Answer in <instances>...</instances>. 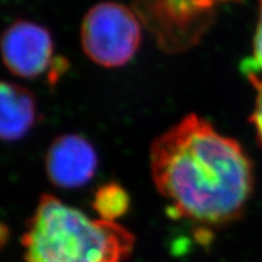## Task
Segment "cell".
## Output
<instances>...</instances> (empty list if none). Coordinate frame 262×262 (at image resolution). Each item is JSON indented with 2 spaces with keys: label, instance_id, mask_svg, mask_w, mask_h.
<instances>
[{
  "label": "cell",
  "instance_id": "1",
  "mask_svg": "<svg viewBox=\"0 0 262 262\" xmlns=\"http://www.w3.org/2000/svg\"><path fill=\"white\" fill-rule=\"evenodd\" d=\"M150 172L178 216L220 226L243 212L254 188L253 164L238 141L187 114L153 141Z\"/></svg>",
  "mask_w": 262,
  "mask_h": 262
},
{
  "label": "cell",
  "instance_id": "2",
  "mask_svg": "<svg viewBox=\"0 0 262 262\" xmlns=\"http://www.w3.org/2000/svg\"><path fill=\"white\" fill-rule=\"evenodd\" d=\"M27 262H123L134 237L122 226L93 219L45 194L22 238Z\"/></svg>",
  "mask_w": 262,
  "mask_h": 262
},
{
  "label": "cell",
  "instance_id": "3",
  "mask_svg": "<svg viewBox=\"0 0 262 262\" xmlns=\"http://www.w3.org/2000/svg\"><path fill=\"white\" fill-rule=\"evenodd\" d=\"M142 33L135 10L116 2H101L88 10L80 26L84 54L104 68L123 67L139 50Z\"/></svg>",
  "mask_w": 262,
  "mask_h": 262
},
{
  "label": "cell",
  "instance_id": "4",
  "mask_svg": "<svg viewBox=\"0 0 262 262\" xmlns=\"http://www.w3.org/2000/svg\"><path fill=\"white\" fill-rule=\"evenodd\" d=\"M2 56L10 73L25 79L48 73V80L55 83L68 68L66 58L54 56L51 33L26 19H17L3 33Z\"/></svg>",
  "mask_w": 262,
  "mask_h": 262
},
{
  "label": "cell",
  "instance_id": "5",
  "mask_svg": "<svg viewBox=\"0 0 262 262\" xmlns=\"http://www.w3.org/2000/svg\"><path fill=\"white\" fill-rule=\"evenodd\" d=\"M98 164L94 146L77 134H66L52 141L45 157L48 178L62 188L81 187L94 178Z\"/></svg>",
  "mask_w": 262,
  "mask_h": 262
},
{
  "label": "cell",
  "instance_id": "6",
  "mask_svg": "<svg viewBox=\"0 0 262 262\" xmlns=\"http://www.w3.org/2000/svg\"><path fill=\"white\" fill-rule=\"evenodd\" d=\"M0 90V136L8 142L24 139L38 119L34 95L12 81H3Z\"/></svg>",
  "mask_w": 262,
  "mask_h": 262
},
{
  "label": "cell",
  "instance_id": "7",
  "mask_svg": "<svg viewBox=\"0 0 262 262\" xmlns=\"http://www.w3.org/2000/svg\"><path fill=\"white\" fill-rule=\"evenodd\" d=\"M129 208V196L117 183H106L98 188L94 198V209L100 219L116 222Z\"/></svg>",
  "mask_w": 262,
  "mask_h": 262
},
{
  "label": "cell",
  "instance_id": "8",
  "mask_svg": "<svg viewBox=\"0 0 262 262\" xmlns=\"http://www.w3.org/2000/svg\"><path fill=\"white\" fill-rule=\"evenodd\" d=\"M248 79H262V0H258V17L253 40V55L242 62Z\"/></svg>",
  "mask_w": 262,
  "mask_h": 262
},
{
  "label": "cell",
  "instance_id": "9",
  "mask_svg": "<svg viewBox=\"0 0 262 262\" xmlns=\"http://www.w3.org/2000/svg\"><path fill=\"white\" fill-rule=\"evenodd\" d=\"M256 90V100L253 114L250 117V122L254 125L256 139L262 146V79H249Z\"/></svg>",
  "mask_w": 262,
  "mask_h": 262
}]
</instances>
